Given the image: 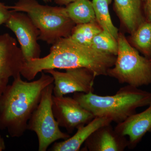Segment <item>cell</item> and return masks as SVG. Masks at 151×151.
Instances as JSON below:
<instances>
[{"instance_id": "277c9868", "label": "cell", "mask_w": 151, "mask_h": 151, "mask_svg": "<svg viewBox=\"0 0 151 151\" xmlns=\"http://www.w3.org/2000/svg\"><path fill=\"white\" fill-rule=\"evenodd\" d=\"M12 12L27 14L40 34L39 40L52 45L61 38L70 36L75 24L68 16L65 7L43 5L36 0H18L7 6Z\"/></svg>"}, {"instance_id": "9c48e42d", "label": "cell", "mask_w": 151, "mask_h": 151, "mask_svg": "<svg viewBox=\"0 0 151 151\" xmlns=\"http://www.w3.org/2000/svg\"><path fill=\"white\" fill-rule=\"evenodd\" d=\"M52 111L60 127L72 134L94 118L92 113L79 104L73 97H57L52 95Z\"/></svg>"}, {"instance_id": "3957f363", "label": "cell", "mask_w": 151, "mask_h": 151, "mask_svg": "<svg viewBox=\"0 0 151 151\" xmlns=\"http://www.w3.org/2000/svg\"><path fill=\"white\" fill-rule=\"evenodd\" d=\"M73 97L94 117H105L119 124L136 113L137 108L148 105L151 93L128 85L113 95L75 92Z\"/></svg>"}, {"instance_id": "9a60e30c", "label": "cell", "mask_w": 151, "mask_h": 151, "mask_svg": "<svg viewBox=\"0 0 151 151\" xmlns=\"http://www.w3.org/2000/svg\"><path fill=\"white\" fill-rule=\"evenodd\" d=\"M68 16L76 24L96 21L92 1L76 0L65 6Z\"/></svg>"}, {"instance_id": "8fae6325", "label": "cell", "mask_w": 151, "mask_h": 151, "mask_svg": "<svg viewBox=\"0 0 151 151\" xmlns=\"http://www.w3.org/2000/svg\"><path fill=\"white\" fill-rule=\"evenodd\" d=\"M129 145L127 137L113 129L111 124L98 128L84 143L83 151H123Z\"/></svg>"}, {"instance_id": "d6986e66", "label": "cell", "mask_w": 151, "mask_h": 151, "mask_svg": "<svg viewBox=\"0 0 151 151\" xmlns=\"http://www.w3.org/2000/svg\"><path fill=\"white\" fill-rule=\"evenodd\" d=\"M91 47L101 52L115 56H117L119 50L118 41L104 30L94 37Z\"/></svg>"}, {"instance_id": "603a6c76", "label": "cell", "mask_w": 151, "mask_h": 151, "mask_svg": "<svg viewBox=\"0 0 151 151\" xmlns=\"http://www.w3.org/2000/svg\"><path fill=\"white\" fill-rule=\"evenodd\" d=\"M5 142L4 138L0 134V151H3L6 150Z\"/></svg>"}, {"instance_id": "44dd1931", "label": "cell", "mask_w": 151, "mask_h": 151, "mask_svg": "<svg viewBox=\"0 0 151 151\" xmlns=\"http://www.w3.org/2000/svg\"><path fill=\"white\" fill-rule=\"evenodd\" d=\"M143 11L146 20L151 22V0H144Z\"/></svg>"}, {"instance_id": "7402d4cb", "label": "cell", "mask_w": 151, "mask_h": 151, "mask_svg": "<svg viewBox=\"0 0 151 151\" xmlns=\"http://www.w3.org/2000/svg\"><path fill=\"white\" fill-rule=\"evenodd\" d=\"M76 1V0H54L55 2L57 4L60 6L64 5L65 6Z\"/></svg>"}, {"instance_id": "4fadbf2b", "label": "cell", "mask_w": 151, "mask_h": 151, "mask_svg": "<svg viewBox=\"0 0 151 151\" xmlns=\"http://www.w3.org/2000/svg\"><path fill=\"white\" fill-rule=\"evenodd\" d=\"M113 9L122 27L131 35L146 21L142 0H114Z\"/></svg>"}, {"instance_id": "ffe728a7", "label": "cell", "mask_w": 151, "mask_h": 151, "mask_svg": "<svg viewBox=\"0 0 151 151\" xmlns=\"http://www.w3.org/2000/svg\"><path fill=\"white\" fill-rule=\"evenodd\" d=\"M11 13L12 12L8 8L7 6L0 3V25L5 23L9 17Z\"/></svg>"}, {"instance_id": "7c38bea8", "label": "cell", "mask_w": 151, "mask_h": 151, "mask_svg": "<svg viewBox=\"0 0 151 151\" xmlns=\"http://www.w3.org/2000/svg\"><path fill=\"white\" fill-rule=\"evenodd\" d=\"M148 108L135 113L115 128L117 133L129 138L128 147L134 148L148 132H151V100Z\"/></svg>"}, {"instance_id": "8992f818", "label": "cell", "mask_w": 151, "mask_h": 151, "mask_svg": "<svg viewBox=\"0 0 151 151\" xmlns=\"http://www.w3.org/2000/svg\"><path fill=\"white\" fill-rule=\"evenodd\" d=\"M53 83L42 92L40 102L28 122L27 130L35 132L38 140V151H46L48 147L59 139L70 137L60 129L52 111Z\"/></svg>"}, {"instance_id": "5b68a950", "label": "cell", "mask_w": 151, "mask_h": 151, "mask_svg": "<svg viewBox=\"0 0 151 151\" xmlns=\"http://www.w3.org/2000/svg\"><path fill=\"white\" fill-rule=\"evenodd\" d=\"M119 50L116 61L107 76L121 84L138 87L151 84V59L142 56L122 32L118 39Z\"/></svg>"}, {"instance_id": "e0dca14e", "label": "cell", "mask_w": 151, "mask_h": 151, "mask_svg": "<svg viewBox=\"0 0 151 151\" xmlns=\"http://www.w3.org/2000/svg\"><path fill=\"white\" fill-rule=\"evenodd\" d=\"M129 42L144 56L151 59V22L142 23L131 35Z\"/></svg>"}, {"instance_id": "ac0fdd59", "label": "cell", "mask_w": 151, "mask_h": 151, "mask_svg": "<svg viewBox=\"0 0 151 151\" xmlns=\"http://www.w3.org/2000/svg\"><path fill=\"white\" fill-rule=\"evenodd\" d=\"M103 30L96 21L76 24L70 37L81 45L91 47L94 37Z\"/></svg>"}, {"instance_id": "cb8c5ba5", "label": "cell", "mask_w": 151, "mask_h": 151, "mask_svg": "<svg viewBox=\"0 0 151 151\" xmlns=\"http://www.w3.org/2000/svg\"><path fill=\"white\" fill-rule=\"evenodd\" d=\"M45 3L51 2L52 0H42Z\"/></svg>"}, {"instance_id": "6da1fadb", "label": "cell", "mask_w": 151, "mask_h": 151, "mask_svg": "<svg viewBox=\"0 0 151 151\" xmlns=\"http://www.w3.org/2000/svg\"><path fill=\"white\" fill-rule=\"evenodd\" d=\"M116 58L115 55L101 52L92 47L81 45L69 36L61 38L53 44L46 56L25 61L21 74L31 81L45 70L85 68L96 76H107Z\"/></svg>"}, {"instance_id": "d4e9b609", "label": "cell", "mask_w": 151, "mask_h": 151, "mask_svg": "<svg viewBox=\"0 0 151 151\" xmlns=\"http://www.w3.org/2000/svg\"><path fill=\"white\" fill-rule=\"evenodd\" d=\"M142 1L143 2V1H144V0H142Z\"/></svg>"}, {"instance_id": "ba28073f", "label": "cell", "mask_w": 151, "mask_h": 151, "mask_svg": "<svg viewBox=\"0 0 151 151\" xmlns=\"http://www.w3.org/2000/svg\"><path fill=\"white\" fill-rule=\"evenodd\" d=\"M5 24L16 36L25 61L40 58L41 50L38 43L40 32L27 14L12 12Z\"/></svg>"}, {"instance_id": "52a82bcc", "label": "cell", "mask_w": 151, "mask_h": 151, "mask_svg": "<svg viewBox=\"0 0 151 151\" xmlns=\"http://www.w3.org/2000/svg\"><path fill=\"white\" fill-rule=\"evenodd\" d=\"M44 72L49 73L54 79L53 95L60 97L70 93L93 92L96 76L85 68H76L66 69L65 72H60L50 69Z\"/></svg>"}, {"instance_id": "30bf717a", "label": "cell", "mask_w": 151, "mask_h": 151, "mask_svg": "<svg viewBox=\"0 0 151 151\" xmlns=\"http://www.w3.org/2000/svg\"><path fill=\"white\" fill-rule=\"evenodd\" d=\"M25 61L16 40L8 33L0 35V97L8 85L10 78L20 75Z\"/></svg>"}, {"instance_id": "2e32d148", "label": "cell", "mask_w": 151, "mask_h": 151, "mask_svg": "<svg viewBox=\"0 0 151 151\" xmlns=\"http://www.w3.org/2000/svg\"><path fill=\"white\" fill-rule=\"evenodd\" d=\"M92 1L97 24L103 30L117 40L119 29L113 24L109 12V6L112 0H92Z\"/></svg>"}, {"instance_id": "5bb4252c", "label": "cell", "mask_w": 151, "mask_h": 151, "mask_svg": "<svg viewBox=\"0 0 151 151\" xmlns=\"http://www.w3.org/2000/svg\"><path fill=\"white\" fill-rule=\"evenodd\" d=\"M111 119L105 117H94L88 124L79 127L72 137L59 142H55L50 151H78L92 133L98 128L111 124Z\"/></svg>"}, {"instance_id": "7a4b0ae2", "label": "cell", "mask_w": 151, "mask_h": 151, "mask_svg": "<svg viewBox=\"0 0 151 151\" xmlns=\"http://www.w3.org/2000/svg\"><path fill=\"white\" fill-rule=\"evenodd\" d=\"M21 76L14 78L0 97V130H6L12 138L24 134L42 91L54 82L52 76L44 71L40 78L30 82L23 81Z\"/></svg>"}]
</instances>
